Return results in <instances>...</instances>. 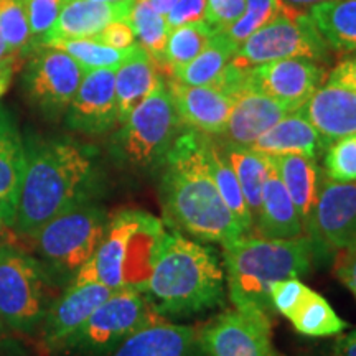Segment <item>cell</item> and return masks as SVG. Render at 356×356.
Segmentation results:
<instances>
[{
  "label": "cell",
  "instance_id": "cell-39",
  "mask_svg": "<svg viewBox=\"0 0 356 356\" xmlns=\"http://www.w3.org/2000/svg\"><path fill=\"white\" fill-rule=\"evenodd\" d=\"M244 7L246 0H207L204 20L222 32L241 17Z\"/></svg>",
  "mask_w": 356,
  "mask_h": 356
},
{
  "label": "cell",
  "instance_id": "cell-14",
  "mask_svg": "<svg viewBox=\"0 0 356 356\" xmlns=\"http://www.w3.org/2000/svg\"><path fill=\"white\" fill-rule=\"evenodd\" d=\"M356 244V180L323 177L315 208V257L335 254Z\"/></svg>",
  "mask_w": 356,
  "mask_h": 356
},
{
  "label": "cell",
  "instance_id": "cell-8",
  "mask_svg": "<svg viewBox=\"0 0 356 356\" xmlns=\"http://www.w3.org/2000/svg\"><path fill=\"white\" fill-rule=\"evenodd\" d=\"M55 282L37 257L0 244V325L8 333L33 335L56 299Z\"/></svg>",
  "mask_w": 356,
  "mask_h": 356
},
{
  "label": "cell",
  "instance_id": "cell-10",
  "mask_svg": "<svg viewBox=\"0 0 356 356\" xmlns=\"http://www.w3.org/2000/svg\"><path fill=\"white\" fill-rule=\"evenodd\" d=\"M328 44L307 13L280 15L248 37L236 50L231 65L238 70L286 58L327 60Z\"/></svg>",
  "mask_w": 356,
  "mask_h": 356
},
{
  "label": "cell",
  "instance_id": "cell-45",
  "mask_svg": "<svg viewBox=\"0 0 356 356\" xmlns=\"http://www.w3.org/2000/svg\"><path fill=\"white\" fill-rule=\"evenodd\" d=\"M13 65H15V61H8V63L0 65V97L6 95L8 86H10Z\"/></svg>",
  "mask_w": 356,
  "mask_h": 356
},
{
  "label": "cell",
  "instance_id": "cell-26",
  "mask_svg": "<svg viewBox=\"0 0 356 356\" xmlns=\"http://www.w3.org/2000/svg\"><path fill=\"white\" fill-rule=\"evenodd\" d=\"M157 63L139 43L132 55L115 70V99H118V121L122 124L142 101L149 96L159 79Z\"/></svg>",
  "mask_w": 356,
  "mask_h": 356
},
{
  "label": "cell",
  "instance_id": "cell-40",
  "mask_svg": "<svg viewBox=\"0 0 356 356\" xmlns=\"http://www.w3.org/2000/svg\"><path fill=\"white\" fill-rule=\"evenodd\" d=\"M91 38L106 44V47L118 48V50H126V48H131L132 44L137 43L136 33H134L129 20L113 22V24H109L104 30H101L99 33Z\"/></svg>",
  "mask_w": 356,
  "mask_h": 356
},
{
  "label": "cell",
  "instance_id": "cell-52",
  "mask_svg": "<svg viewBox=\"0 0 356 356\" xmlns=\"http://www.w3.org/2000/svg\"><path fill=\"white\" fill-rule=\"evenodd\" d=\"M351 248H353V249H356V244H355V246H351ZM346 249H348V248H346Z\"/></svg>",
  "mask_w": 356,
  "mask_h": 356
},
{
  "label": "cell",
  "instance_id": "cell-11",
  "mask_svg": "<svg viewBox=\"0 0 356 356\" xmlns=\"http://www.w3.org/2000/svg\"><path fill=\"white\" fill-rule=\"evenodd\" d=\"M207 356H277L270 317L257 310H226L200 330Z\"/></svg>",
  "mask_w": 356,
  "mask_h": 356
},
{
  "label": "cell",
  "instance_id": "cell-50",
  "mask_svg": "<svg viewBox=\"0 0 356 356\" xmlns=\"http://www.w3.org/2000/svg\"><path fill=\"white\" fill-rule=\"evenodd\" d=\"M92 2H106V3H122V2H134V0H92Z\"/></svg>",
  "mask_w": 356,
  "mask_h": 356
},
{
  "label": "cell",
  "instance_id": "cell-42",
  "mask_svg": "<svg viewBox=\"0 0 356 356\" xmlns=\"http://www.w3.org/2000/svg\"><path fill=\"white\" fill-rule=\"evenodd\" d=\"M335 267L337 277L341 280V284L350 289L356 297V249L348 248L335 252Z\"/></svg>",
  "mask_w": 356,
  "mask_h": 356
},
{
  "label": "cell",
  "instance_id": "cell-22",
  "mask_svg": "<svg viewBox=\"0 0 356 356\" xmlns=\"http://www.w3.org/2000/svg\"><path fill=\"white\" fill-rule=\"evenodd\" d=\"M25 140L7 109H0V222L13 228L25 175Z\"/></svg>",
  "mask_w": 356,
  "mask_h": 356
},
{
  "label": "cell",
  "instance_id": "cell-4",
  "mask_svg": "<svg viewBox=\"0 0 356 356\" xmlns=\"http://www.w3.org/2000/svg\"><path fill=\"white\" fill-rule=\"evenodd\" d=\"M221 259L229 300L236 309L264 312L270 317V286L309 274L315 249L307 236L267 239L248 233L222 244Z\"/></svg>",
  "mask_w": 356,
  "mask_h": 356
},
{
  "label": "cell",
  "instance_id": "cell-19",
  "mask_svg": "<svg viewBox=\"0 0 356 356\" xmlns=\"http://www.w3.org/2000/svg\"><path fill=\"white\" fill-rule=\"evenodd\" d=\"M299 113L320 134L325 145L356 134V91L327 83L300 106Z\"/></svg>",
  "mask_w": 356,
  "mask_h": 356
},
{
  "label": "cell",
  "instance_id": "cell-48",
  "mask_svg": "<svg viewBox=\"0 0 356 356\" xmlns=\"http://www.w3.org/2000/svg\"><path fill=\"white\" fill-rule=\"evenodd\" d=\"M8 61H15V55L8 50L7 43L3 42L2 35H0V65L8 63Z\"/></svg>",
  "mask_w": 356,
  "mask_h": 356
},
{
  "label": "cell",
  "instance_id": "cell-43",
  "mask_svg": "<svg viewBox=\"0 0 356 356\" xmlns=\"http://www.w3.org/2000/svg\"><path fill=\"white\" fill-rule=\"evenodd\" d=\"M327 83L338 84V86H345L356 91V56L345 58L343 61H340L332 70V73L328 74Z\"/></svg>",
  "mask_w": 356,
  "mask_h": 356
},
{
  "label": "cell",
  "instance_id": "cell-37",
  "mask_svg": "<svg viewBox=\"0 0 356 356\" xmlns=\"http://www.w3.org/2000/svg\"><path fill=\"white\" fill-rule=\"evenodd\" d=\"M323 154L325 177L341 184L356 180V134L333 140Z\"/></svg>",
  "mask_w": 356,
  "mask_h": 356
},
{
  "label": "cell",
  "instance_id": "cell-3",
  "mask_svg": "<svg viewBox=\"0 0 356 356\" xmlns=\"http://www.w3.org/2000/svg\"><path fill=\"white\" fill-rule=\"evenodd\" d=\"M163 318H188L215 309L226 299L221 254L175 229L165 231L145 289Z\"/></svg>",
  "mask_w": 356,
  "mask_h": 356
},
{
  "label": "cell",
  "instance_id": "cell-15",
  "mask_svg": "<svg viewBox=\"0 0 356 356\" xmlns=\"http://www.w3.org/2000/svg\"><path fill=\"white\" fill-rule=\"evenodd\" d=\"M113 292L101 282H78L63 289V293L53 300L40 328L44 348L60 353L66 341Z\"/></svg>",
  "mask_w": 356,
  "mask_h": 356
},
{
  "label": "cell",
  "instance_id": "cell-31",
  "mask_svg": "<svg viewBox=\"0 0 356 356\" xmlns=\"http://www.w3.org/2000/svg\"><path fill=\"white\" fill-rule=\"evenodd\" d=\"M204 145H207L208 167H210L211 177L215 180V185L218 191H220L222 202H225L226 207L233 213V216L239 222L244 233H251L252 215L249 211L241 185H239L233 168H231L225 154H222L220 142L213 139L211 136L204 134Z\"/></svg>",
  "mask_w": 356,
  "mask_h": 356
},
{
  "label": "cell",
  "instance_id": "cell-18",
  "mask_svg": "<svg viewBox=\"0 0 356 356\" xmlns=\"http://www.w3.org/2000/svg\"><path fill=\"white\" fill-rule=\"evenodd\" d=\"M289 113H292V109L284 102L241 86L234 92V106L228 124L221 136L216 137L233 145L251 147L262 134Z\"/></svg>",
  "mask_w": 356,
  "mask_h": 356
},
{
  "label": "cell",
  "instance_id": "cell-23",
  "mask_svg": "<svg viewBox=\"0 0 356 356\" xmlns=\"http://www.w3.org/2000/svg\"><path fill=\"white\" fill-rule=\"evenodd\" d=\"M134 2L106 3L92 0H66L56 24L44 35L42 47L53 40L91 38L118 20H129Z\"/></svg>",
  "mask_w": 356,
  "mask_h": 356
},
{
  "label": "cell",
  "instance_id": "cell-35",
  "mask_svg": "<svg viewBox=\"0 0 356 356\" xmlns=\"http://www.w3.org/2000/svg\"><path fill=\"white\" fill-rule=\"evenodd\" d=\"M280 15H302V13L292 12L284 6L282 0H246L241 17L222 32L239 47L248 37Z\"/></svg>",
  "mask_w": 356,
  "mask_h": 356
},
{
  "label": "cell",
  "instance_id": "cell-32",
  "mask_svg": "<svg viewBox=\"0 0 356 356\" xmlns=\"http://www.w3.org/2000/svg\"><path fill=\"white\" fill-rule=\"evenodd\" d=\"M220 32L215 26L208 24L207 20L190 22V24L175 26L170 30L167 38L165 51L160 66H163L168 73L181 68L190 63L195 56H198L213 35Z\"/></svg>",
  "mask_w": 356,
  "mask_h": 356
},
{
  "label": "cell",
  "instance_id": "cell-34",
  "mask_svg": "<svg viewBox=\"0 0 356 356\" xmlns=\"http://www.w3.org/2000/svg\"><path fill=\"white\" fill-rule=\"evenodd\" d=\"M129 24L136 33V42L154 58L159 66L162 63L167 38L170 33L165 15L155 10L149 0H134L129 13Z\"/></svg>",
  "mask_w": 356,
  "mask_h": 356
},
{
  "label": "cell",
  "instance_id": "cell-46",
  "mask_svg": "<svg viewBox=\"0 0 356 356\" xmlns=\"http://www.w3.org/2000/svg\"><path fill=\"white\" fill-rule=\"evenodd\" d=\"M284 6L287 8H291L292 12L296 13H307V8L317 6V3L327 2V0H282Z\"/></svg>",
  "mask_w": 356,
  "mask_h": 356
},
{
  "label": "cell",
  "instance_id": "cell-38",
  "mask_svg": "<svg viewBox=\"0 0 356 356\" xmlns=\"http://www.w3.org/2000/svg\"><path fill=\"white\" fill-rule=\"evenodd\" d=\"M22 2L29 15L30 32H32L33 44L37 48L42 44L44 35L56 24L66 0H22Z\"/></svg>",
  "mask_w": 356,
  "mask_h": 356
},
{
  "label": "cell",
  "instance_id": "cell-25",
  "mask_svg": "<svg viewBox=\"0 0 356 356\" xmlns=\"http://www.w3.org/2000/svg\"><path fill=\"white\" fill-rule=\"evenodd\" d=\"M251 149L264 155H305L318 159L327 149L320 134L299 111H292L257 139Z\"/></svg>",
  "mask_w": 356,
  "mask_h": 356
},
{
  "label": "cell",
  "instance_id": "cell-5",
  "mask_svg": "<svg viewBox=\"0 0 356 356\" xmlns=\"http://www.w3.org/2000/svg\"><path fill=\"white\" fill-rule=\"evenodd\" d=\"M167 226L144 210L109 215L104 238L71 284L101 282L111 291L145 292Z\"/></svg>",
  "mask_w": 356,
  "mask_h": 356
},
{
  "label": "cell",
  "instance_id": "cell-30",
  "mask_svg": "<svg viewBox=\"0 0 356 356\" xmlns=\"http://www.w3.org/2000/svg\"><path fill=\"white\" fill-rule=\"evenodd\" d=\"M297 333L309 338L337 337L348 328L325 297L309 287L286 317Z\"/></svg>",
  "mask_w": 356,
  "mask_h": 356
},
{
  "label": "cell",
  "instance_id": "cell-12",
  "mask_svg": "<svg viewBox=\"0 0 356 356\" xmlns=\"http://www.w3.org/2000/svg\"><path fill=\"white\" fill-rule=\"evenodd\" d=\"M84 71L68 53L51 47L37 50L25 73V88L35 108L48 118L68 109L84 78Z\"/></svg>",
  "mask_w": 356,
  "mask_h": 356
},
{
  "label": "cell",
  "instance_id": "cell-41",
  "mask_svg": "<svg viewBox=\"0 0 356 356\" xmlns=\"http://www.w3.org/2000/svg\"><path fill=\"white\" fill-rule=\"evenodd\" d=\"M207 13V0H178L165 15L168 29L190 24V22L204 20Z\"/></svg>",
  "mask_w": 356,
  "mask_h": 356
},
{
  "label": "cell",
  "instance_id": "cell-33",
  "mask_svg": "<svg viewBox=\"0 0 356 356\" xmlns=\"http://www.w3.org/2000/svg\"><path fill=\"white\" fill-rule=\"evenodd\" d=\"M136 44L126 48V50H118V48L106 47V44L96 42L95 38H61L53 40L44 47H51L68 53L74 61H78V65L84 71H91L118 70L132 55Z\"/></svg>",
  "mask_w": 356,
  "mask_h": 356
},
{
  "label": "cell",
  "instance_id": "cell-7",
  "mask_svg": "<svg viewBox=\"0 0 356 356\" xmlns=\"http://www.w3.org/2000/svg\"><path fill=\"white\" fill-rule=\"evenodd\" d=\"M170 91L162 78L149 96L127 115L114 136L115 162L136 173L157 172L180 127Z\"/></svg>",
  "mask_w": 356,
  "mask_h": 356
},
{
  "label": "cell",
  "instance_id": "cell-29",
  "mask_svg": "<svg viewBox=\"0 0 356 356\" xmlns=\"http://www.w3.org/2000/svg\"><path fill=\"white\" fill-rule=\"evenodd\" d=\"M218 142H220L222 154H225L236 178H238L239 185H241L249 211L252 215V225H254L257 211H259L261 207L262 188H264L267 173L270 170L269 155L257 152L251 147L233 145L228 144V142H222L221 139Z\"/></svg>",
  "mask_w": 356,
  "mask_h": 356
},
{
  "label": "cell",
  "instance_id": "cell-20",
  "mask_svg": "<svg viewBox=\"0 0 356 356\" xmlns=\"http://www.w3.org/2000/svg\"><path fill=\"white\" fill-rule=\"evenodd\" d=\"M269 159L296 204L304 234L314 244L315 208L325 177L323 170L318 167L317 160L305 155H269Z\"/></svg>",
  "mask_w": 356,
  "mask_h": 356
},
{
  "label": "cell",
  "instance_id": "cell-21",
  "mask_svg": "<svg viewBox=\"0 0 356 356\" xmlns=\"http://www.w3.org/2000/svg\"><path fill=\"white\" fill-rule=\"evenodd\" d=\"M111 356H207L200 330L170 320H160L127 338Z\"/></svg>",
  "mask_w": 356,
  "mask_h": 356
},
{
  "label": "cell",
  "instance_id": "cell-1",
  "mask_svg": "<svg viewBox=\"0 0 356 356\" xmlns=\"http://www.w3.org/2000/svg\"><path fill=\"white\" fill-rule=\"evenodd\" d=\"M155 173L162 221L168 229L221 246L246 234L213 180L204 134L190 127L178 132Z\"/></svg>",
  "mask_w": 356,
  "mask_h": 356
},
{
  "label": "cell",
  "instance_id": "cell-44",
  "mask_svg": "<svg viewBox=\"0 0 356 356\" xmlns=\"http://www.w3.org/2000/svg\"><path fill=\"white\" fill-rule=\"evenodd\" d=\"M332 356H356V330L337 338Z\"/></svg>",
  "mask_w": 356,
  "mask_h": 356
},
{
  "label": "cell",
  "instance_id": "cell-47",
  "mask_svg": "<svg viewBox=\"0 0 356 356\" xmlns=\"http://www.w3.org/2000/svg\"><path fill=\"white\" fill-rule=\"evenodd\" d=\"M149 2H150V6H152L159 13L167 15V13L170 12V8L175 6L178 0H149Z\"/></svg>",
  "mask_w": 356,
  "mask_h": 356
},
{
  "label": "cell",
  "instance_id": "cell-24",
  "mask_svg": "<svg viewBox=\"0 0 356 356\" xmlns=\"http://www.w3.org/2000/svg\"><path fill=\"white\" fill-rule=\"evenodd\" d=\"M251 233L267 239H293L305 236L296 204L273 162L264 181L261 207Z\"/></svg>",
  "mask_w": 356,
  "mask_h": 356
},
{
  "label": "cell",
  "instance_id": "cell-36",
  "mask_svg": "<svg viewBox=\"0 0 356 356\" xmlns=\"http://www.w3.org/2000/svg\"><path fill=\"white\" fill-rule=\"evenodd\" d=\"M0 35L15 56L35 48L22 0H0Z\"/></svg>",
  "mask_w": 356,
  "mask_h": 356
},
{
  "label": "cell",
  "instance_id": "cell-28",
  "mask_svg": "<svg viewBox=\"0 0 356 356\" xmlns=\"http://www.w3.org/2000/svg\"><path fill=\"white\" fill-rule=\"evenodd\" d=\"M325 43L338 51H356V0H327L309 8Z\"/></svg>",
  "mask_w": 356,
  "mask_h": 356
},
{
  "label": "cell",
  "instance_id": "cell-51",
  "mask_svg": "<svg viewBox=\"0 0 356 356\" xmlns=\"http://www.w3.org/2000/svg\"><path fill=\"white\" fill-rule=\"evenodd\" d=\"M6 229H7V226H6V225H2V222H0V244L3 243L2 239H3V231H6Z\"/></svg>",
  "mask_w": 356,
  "mask_h": 356
},
{
  "label": "cell",
  "instance_id": "cell-27",
  "mask_svg": "<svg viewBox=\"0 0 356 356\" xmlns=\"http://www.w3.org/2000/svg\"><path fill=\"white\" fill-rule=\"evenodd\" d=\"M238 44L225 32H218L198 56L170 74L173 81L188 86H215L233 60Z\"/></svg>",
  "mask_w": 356,
  "mask_h": 356
},
{
  "label": "cell",
  "instance_id": "cell-16",
  "mask_svg": "<svg viewBox=\"0 0 356 356\" xmlns=\"http://www.w3.org/2000/svg\"><path fill=\"white\" fill-rule=\"evenodd\" d=\"M115 70L84 73L76 95L66 109V124L86 136H102L118 124Z\"/></svg>",
  "mask_w": 356,
  "mask_h": 356
},
{
  "label": "cell",
  "instance_id": "cell-9",
  "mask_svg": "<svg viewBox=\"0 0 356 356\" xmlns=\"http://www.w3.org/2000/svg\"><path fill=\"white\" fill-rule=\"evenodd\" d=\"M163 318L145 292L114 291L66 341L68 356H111L127 338Z\"/></svg>",
  "mask_w": 356,
  "mask_h": 356
},
{
  "label": "cell",
  "instance_id": "cell-13",
  "mask_svg": "<svg viewBox=\"0 0 356 356\" xmlns=\"http://www.w3.org/2000/svg\"><path fill=\"white\" fill-rule=\"evenodd\" d=\"M325 71L309 58L274 60L243 70L241 86L251 88L297 111L322 86Z\"/></svg>",
  "mask_w": 356,
  "mask_h": 356
},
{
  "label": "cell",
  "instance_id": "cell-49",
  "mask_svg": "<svg viewBox=\"0 0 356 356\" xmlns=\"http://www.w3.org/2000/svg\"><path fill=\"white\" fill-rule=\"evenodd\" d=\"M7 330L6 328L2 327V325H0V350H2V346H3V343H6L7 341Z\"/></svg>",
  "mask_w": 356,
  "mask_h": 356
},
{
  "label": "cell",
  "instance_id": "cell-6",
  "mask_svg": "<svg viewBox=\"0 0 356 356\" xmlns=\"http://www.w3.org/2000/svg\"><path fill=\"white\" fill-rule=\"evenodd\" d=\"M109 215L88 202L61 213L33 236L37 259L56 286L66 289L91 261L104 238Z\"/></svg>",
  "mask_w": 356,
  "mask_h": 356
},
{
  "label": "cell",
  "instance_id": "cell-2",
  "mask_svg": "<svg viewBox=\"0 0 356 356\" xmlns=\"http://www.w3.org/2000/svg\"><path fill=\"white\" fill-rule=\"evenodd\" d=\"M25 175L13 229L32 239L53 218L92 202L99 172L92 154L68 139L25 142Z\"/></svg>",
  "mask_w": 356,
  "mask_h": 356
},
{
  "label": "cell",
  "instance_id": "cell-17",
  "mask_svg": "<svg viewBox=\"0 0 356 356\" xmlns=\"http://www.w3.org/2000/svg\"><path fill=\"white\" fill-rule=\"evenodd\" d=\"M181 124L207 136H221L234 106V95L220 86L167 83Z\"/></svg>",
  "mask_w": 356,
  "mask_h": 356
}]
</instances>
